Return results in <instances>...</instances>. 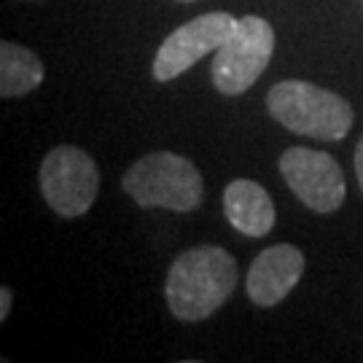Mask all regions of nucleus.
I'll return each mask as SVG.
<instances>
[{"label":"nucleus","mask_w":363,"mask_h":363,"mask_svg":"<svg viewBox=\"0 0 363 363\" xmlns=\"http://www.w3.org/2000/svg\"><path fill=\"white\" fill-rule=\"evenodd\" d=\"M237 261L218 245H199L183 250L167 272L169 312L183 323L205 320L226 304L237 286Z\"/></svg>","instance_id":"obj_1"},{"label":"nucleus","mask_w":363,"mask_h":363,"mask_svg":"<svg viewBox=\"0 0 363 363\" xmlns=\"http://www.w3.org/2000/svg\"><path fill=\"white\" fill-rule=\"evenodd\" d=\"M267 108L286 130L304 138L345 140L352 127V105L310 81L288 78L274 84L267 94Z\"/></svg>","instance_id":"obj_2"},{"label":"nucleus","mask_w":363,"mask_h":363,"mask_svg":"<svg viewBox=\"0 0 363 363\" xmlns=\"http://www.w3.org/2000/svg\"><path fill=\"white\" fill-rule=\"evenodd\" d=\"M121 189L140 208H164L175 213H189L199 208L205 194V181L199 169L172 151H154L132 164Z\"/></svg>","instance_id":"obj_3"},{"label":"nucleus","mask_w":363,"mask_h":363,"mask_svg":"<svg viewBox=\"0 0 363 363\" xmlns=\"http://www.w3.org/2000/svg\"><path fill=\"white\" fill-rule=\"evenodd\" d=\"M272 52L274 30L267 19L250 16V13L237 19L229 38L218 46L213 65H210L216 89L226 97L245 94L267 70Z\"/></svg>","instance_id":"obj_4"},{"label":"nucleus","mask_w":363,"mask_h":363,"mask_svg":"<svg viewBox=\"0 0 363 363\" xmlns=\"http://www.w3.org/2000/svg\"><path fill=\"white\" fill-rule=\"evenodd\" d=\"M38 181L46 205L62 218L84 216L100 191V172L94 159L76 145L52 148L40 162Z\"/></svg>","instance_id":"obj_5"},{"label":"nucleus","mask_w":363,"mask_h":363,"mask_svg":"<svg viewBox=\"0 0 363 363\" xmlns=\"http://www.w3.org/2000/svg\"><path fill=\"white\" fill-rule=\"evenodd\" d=\"M280 175L286 178L288 189L320 216L337 213L347 196L342 167L325 151H312L304 145L288 148L280 156Z\"/></svg>","instance_id":"obj_6"},{"label":"nucleus","mask_w":363,"mask_h":363,"mask_svg":"<svg viewBox=\"0 0 363 363\" xmlns=\"http://www.w3.org/2000/svg\"><path fill=\"white\" fill-rule=\"evenodd\" d=\"M237 19L226 11L202 13L191 22L181 25L169 33L164 43L159 46L154 57V78L156 81H172L189 67H194L205 54L218 52V46L229 38Z\"/></svg>","instance_id":"obj_7"},{"label":"nucleus","mask_w":363,"mask_h":363,"mask_svg":"<svg viewBox=\"0 0 363 363\" xmlns=\"http://www.w3.org/2000/svg\"><path fill=\"white\" fill-rule=\"evenodd\" d=\"M304 274V253L296 245H272L261 250L247 269V298L256 307H274L296 288Z\"/></svg>","instance_id":"obj_8"},{"label":"nucleus","mask_w":363,"mask_h":363,"mask_svg":"<svg viewBox=\"0 0 363 363\" xmlns=\"http://www.w3.org/2000/svg\"><path fill=\"white\" fill-rule=\"evenodd\" d=\"M226 220L245 237H267L274 229V202L256 181L237 178L223 191Z\"/></svg>","instance_id":"obj_9"},{"label":"nucleus","mask_w":363,"mask_h":363,"mask_svg":"<svg viewBox=\"0 0 363 363\" xmlns=\"http://www.w3.org/2000/svg\"><path fill=\"white\" fill-rule=\"evenodd\" d=\"M43 73H46L43 62L35 52L11 40L0 43V94L3 97H22L38 89Z\"/></svg>","instance_id":"obj_10"},{"label":"nucleus","mask_w":363,"mask_h":363,"mask_svg":"<svg viewBox=\"0 0 363 363\" xmlns=\"http://www.w3.org/2000/svg\"><path fill=\"white\" fill-rule=\"evenodd\" d=\"M352 164H355V175H358V183H361V191H363V138L358 140V145H355Z\"/></svg>","instance_id":"obj_11"},{"label":"nucleus","mask_w":363,"mask_h":363,"mask_svg":"<svg viewBox=\"0 0 363 363\" xmlns=\"http://www.w3.org/2000/svg\"><path fill=\"white\" fill-rule=\"evenodd\" d=\"M11 312V288H0V320H6Z\"/></svg>","instance_id":"obj_12"},{"label":"nucleus","mask_w":363,"mask_h":363,"mask_svg":"<svg viewBox=\"0 0 363 363\" xmlns=\"http://www.w3.org/2000/svg\"><path fill=\"white\" fill-rule=\"evenodd\" d=\"M181 3H194V0H181Z\"/></svg>","instance_id":"obj_13"}]
</instances>
